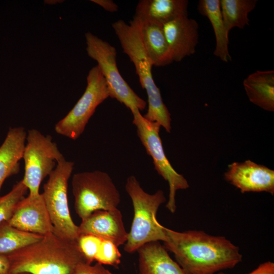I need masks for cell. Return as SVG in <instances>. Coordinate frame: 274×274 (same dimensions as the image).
<instances>
[{
	"label": "cell",
	"instance_id": "obj_6",
	"mask_svg": "<svg viewBox=\"0 0 274 274\" xmlns=\"http://www.w3.org/2000/svg\"><path fill=\"white\" fill-rule=\"evenodd\" d=\"M74 165L73 162L64 157L59 160L41 193L55 232L70 240H76L79 235V227L71 217L67 197L68 181Z\"/></svg>",
	"mask_w": 274,
	"mask_h": 274
},
{
	"label": "cell",
	"instance_id": "obj_4",
	"mask_svg": "<svg viewBox=\"0 0 274 274\" xmlns=\"http://www.w3.org/2000/svg\"><path fill=\"white\" fill-rule=\"evenodd\" d=\"M133 208L134 215L124 250L133 253L149 242L166 240L165 227L156 219L159 208L166 199L159 190L154 194L145 192L134 176L129 177L125 186Z\"/></svg>",
	"mask_w": 274,
	"mask_h": 274
},
{
	"label": "cell",
	"instance_id": "obj_31",
	"mask_svg": "<svg viewBox=\"0 0 274 274\" xmlns=\"http://www.w3.org/2000/svg\"><path fill=\"white\" fill-rule=\"evenodd\" d=\"M21 274H28V273H21Z\"/></svg>",
	"mask_w": 274,
	"mask_h": 274
},
{
	"label": "cell",
	"instance_id": "obj_13",
	"mask_svg": "<svg viewBox=\"0 0 274 274\" xmlns=\"http://www.w3.org/2000/svg\"><path fill=\"white\" fill-rule=\"evenodd\" d=\"M198 27L197 21L188 16L162 25L173 62L180 61L195 52L198 43Z\"/></svg>",
	"mask_w": 274,
	"mask_h": 274
},
{
	"label": "cell",
	"instance_id": "obj_10",
	"mask_svg": "<svg viewBox=\"0 0 274 274\" xmlns=\"http://www.w3.org/2000/svg\"><path fill=\"white\" fill-rule=\"evenodd\" d=\"M110 91L97 65L91 68L87 77L86 89L77 102L54 129L59 134L75 140L84 132L96 108L108 97Z\"/></svg>",
	"mask_w": 274,
	"mask_h": 274
},
{
	"label": "cell",
	"instance_id": "obj_25",
	"mask_svg": "<svg viewBox=\"0 0 274 274\" xmlns=\"http://www.w3.org/2000/svg\"><path fill=\"white\" fill-rule=\"evenodd\" d=\"M102 238L88 234H80L76 239L77 245L87 263L95 260Z\"/></svg>",
	"mask_w": 274,
	"mask_h": 274
},
{
	"label": "cell",
	"instance_id": "obj_3",
	"mask_svg": "<svg viewBox=\"0 0 274 274\" xmlns=\"http://www.w3.org/2000/svg\"><path fill=\"white\" fill-rule=\"evenodd\" d=\"M123 52L133 62L142 88L147 94L148 108L143 116L147 120L156 122L170 132L171 117L164 104L160 91L152 74L153 65L143 46L138 22L133 19L128 24L119 20L112 24Z\"/></svg>",
	"mask_w": 274,
	"mask_h": 274
},
{
	"label": "cell",
	"instance_id": "obj_30",
	"mask_svg": "<svg viewBox=\"0 0 274 274\" xmlns=\"http://www.w3.org/2000/svg\"><path fill=\"white\" fill-rule=\"evenodd\" d=\"M218 274H225V273L223 272H220Z\"/></svg>",
	"mask_w": 274,
	"mask_h": 274
},
{
	"label": "cell",
	"instance_id": "obj_11",
	"mask_svg": "<svg viewBox=\"0 0 274 274\" xmlns=\"http://www.w3.org/2000/svg\"><path fill=\"white\" fill-rule=\"evenodd\" d=\"M224 177L242 193L266 192L274 194V170L250 160L229 164Z\"/></svg>",
	"mask_w": 274,
	"mask_h": 274
},
{
	"label": "cell",
	"instance_id": "obj_22",
	"mask_svg": "<svg viewBox=\"0 0 274 274\" xmlns=\"http://www.w3.org/2000/svg\"><path fill=\"white\" fill-rule=\"evenodd\" d=\"M43 235L17 229L8 222L0 224V254L6 255L40 240Z\"/></svg>",
	"mask_w": 274,
	"mask_h": 274
},
{
	"label": "cell",
	"instance_id": "obj_18",
	"mask_svg": "<svg viewBox=\"0 0 274 274\" xmlns=\"http://www.w3.org/2000/svg\"><path fill=\"white\" fill-rule=\"evenodd\" d=\"M142 43L153 66H163L173 61L162 25L138 20Z\"/></svg>",
	"mask_w": 274,
	"mask_h": 274
},
{
	"label": "cell",
	"instance_id": "obj_19",
	"mask_svg": "<svg viewBox=\"0 0 274 274\" xmlns=\"http://www.w3.org/2000/svg\"><path fill=\"white\" fill-rule=\"evenodd\" d=\"M249 100L260 108L274 111V71H257L243 81Z\"/></svg>",
	"mask_w": 274,
	"mask_h": 274
},
{
	"label": "cell",
	"instance_id": "obj_7",
	"mask_svg": "<svg viewBox=\"0 0 274 274\" xmlns=\"http://www.w3.org/2000/svg\"><path fill=\"white\" fill-rule=\"evenodd\" d=\"M85 37L87 54L97 62L108 85L110 97L124 104L131 113L144 110L146 101L135 93L119 73L115 48L91 32L86 33Z\"/></svg>",
	"mask_w": 274,
	"mask_h": 274
},
{
	"label": "cell",
	"instance_id": "obj_28",
	"mask_svg": "<svg viewBox=\"0 0 274 274\" xmlns=\"http://www.w3.org/2000/svg\"><path fill=\"white\" fill-rule=\"evenodd\" d=\"M91 2L98 5L105 10L110 12H115L118 10V6L111 0H92Z\"/></svg>",
	"mask_w": 274,
	"mask_h": 274
},
{
	"label": "cell",
	"instance_id": "obj_17",
	"mask_svg": "<svg viewBox=\"0 0 274 274\" xmlns=\"http://www.w3.org/2000/svg\"><path fill=\"white\" fill-rule=\"evenodd\" d=\"M27 132L22 127L10 128L0 146V191L9 177L18 173L23 158Z\"/></svg>",
	"mask_w": 274,
	"mask_h": 274
},
{
	"label": "cell",
	"instance_id": "obj_23",
	"mask_svg": "<svg viewBox=\"0 0 274 274\" xmlns=\"http://www.w3.org/2000/svg\"><path fill=\"white\" fill-rule=\"evenodd\" d=\"M27 190L21 180L13 186L9 192L0 196V224L10 220L17 204L24 197Z\"/></svg>",
	"mask_w": 274,
	"mask_h": 274
},
{
	"label": "cell",
	"instance_id": "obj_21",
	"mask_svg": "<svg viewBox=\"0 0 274 274\" xmlns=\"http://www.w3.org/2000/svg\"><path fill=\"white\" fill-rule=\"evenodd\" d=\"M257 0H220L221 12L227 31L234 27L244 28L249 24V14Z\"/></svg>",
	"mask_w": 274,
	"mask_h": 274
},
{
	"label": "cell",
	"instance_id": "obj_27",
	"mask_svg": "<svg viewBox=\"0 0 274 274\" xmlns=\"http://www.w3.org/2000/svg\"><path fill=\"white\" fill-rule=\"evenodd\" d=\"M247 274H274V263L270 261L262 263Z\"/></svg>",
	"mask_w": 274,
	"mask_h": 274
},
{
	"label": "cell",
	"instance_id": "obj_15",
	"mask_svg": "<svg viewBox=\"0 0 274 274\" xmlns=\"http://www.w3.org/2000/svg\"><path fill=\"white\" fill-rule=\"evenodd\" d=\"M137 252L138 274H186L159 241L145 244Z\"/></svg>",
	"mask_w": 274,
	"mask_h": 274
},
{
	"label": "cell",
	"instance_id": "obj_1",
	"mask_svg": "<svg viewBox=\"0 0 274 274\" xmlns=\"http://www.w3.org/2000/svg\"><path fill=\"white\" fill-rule=\"evenodd\" d=\"M164 248L186 274H214L242 262L238 247L223 236L201 230L179 232L165 227Z\"/></svg>",
	"mask_w": 274,
	"mask_h": 274
},
{
	"label": "cell",
	"instance_id": "obj_24",
	"mask_svg": "<svg viewBox=\"0 0 274 274\" xmlns=\"http://www.w3.org/2000/svg\"><path fill=\"white\" fill-rule=\"evenodd\" d=\"M121 257L118 247L112 242L102 239L95 260L117 268L121 263Z\"/></svg>",
	"mask_w": 274,
	"mask_h": 274
},
{
	"label": "cell",
	"instance_id": "obj_16",
	"mask_svg": "<svg viewBox=\"0 0 274 274\" xmlns=\"http://www.w3.org/2000/svg\"><path fill=\"white\" fill-rule=\"evenodd\" d=\"M187 0H141L136 7L134 18L163 25L188 16Z\"/></svg>",
	"mask_w": 274,
	"mask_h": 274
},
{
	"label": "cell",
	"instance_id": "obj_12",
	"mask_svg": "<svg viewBox=\"0 0 274 274\" xmlns=\"http://www.w3.org/2000/svg\"><path fill=\"white\" fill-rule=\"evenodd\" d=\"M7 222L17 229L30 233L44 235L55 232L41 194L28 195L22 198Z\"/></svg>",
	"mask_w": 274,
	"mask_h": 274
},
{
	"label": "cell",
	"instance_id": "obj_9",
	"mask_svg": "<svg viewBox=\"0 0 274 274\" xmlns=\"http://www.w3.org/2000/svg\"><path fill=\"white\" fill-rule=\"evenodd\" d=\"M132 123L136 127L137 134L147 153L151 156L154 167L169 185L168 199L166 208L172 213L176 210V194L178 190L186 189L189 185L185 177L178 173L167 158L159 135L160 126L146 119L136 110L132 113Z\"/></svg>",
	"mask_w": 274,
	"mask_h": 274
},
{
	"label": "cell",
	"instance_id": "obj_5",
	"mask_svg": "<svg viewBox=\"0 0 274 274\" xmlns=\"http://www.w3.org/2000/svg\"><path fill=\"white\" fill-rule=\"evenodd\" d=\"M72 186L75 212L82 220L97 210L117 209L120 202L119 192L106 172L76 173L73 176Z\"/></svg>",
	"mask_w": 274,
	"mask_h": 274
},
{
	"label": "cell",
	"instance_id": "obj_14",
	"mask_svg": "<svg viewBox=\"0 0 274 274\" xmlns=\"http://www.w3.org/2000/svg\"><path fill=\"white\" fill-rule=\"evenodd\" d=\"M79 235L88 234L112 242L118 247L127 241L128 232L125 228L122 215L118 209L97 210L82 220Z\"/></svg>",
	"mask_w": 274,
	"mask_h": 274
},
{
	"label": "cell",
	"instance_id": "obj_29",
	"mask_svg": "<svg viewBox=\"0 0 274 274\" xmlns=\"http://www.w3.org/2000/svg\"><path fill=\"white\" fill-rule=\"evenodd\" d=\"M0 274H11L10 263L7 255L0 254Z\"/></svg>",
	"mask_w": 274,
	"mask_h": 274
},
{
	"label": "cell",
	"instance_id": "obj_26",
	"mask_svg": "<svg viewBox=\"0 0 274 274\" xmlns=\"http://www.w3.org/2000/svg\"><path fill=\"white\" fill-rule=\"evenodd\" d=\"M72 274H113L104 265L97 262L94 265L83 262L79 264Z\"/></svg>",
	"mask_w": 274,
	"mask_h": 274
},
{
	"label": "cell",
	"instance_id": "obj_2",
	"mask_svg": "<svg viewBox=\"0 0 274 274\" xmlns=\"http://www.w3.org/2000/svg\"><path fill=\"white\" fill-rule=\"evenodd\" d=\"M6 255L11 274H72L79 264L87 263L76 240L55 232Z\"/></svg>",
	"mask_w": 274,
	"mask_h": 274
},
{
	"label": "cell",
	"instance_id": "obj_8",
	"mask_svg": "<svg viewBox=\"0 0 274 274\" xmlns=\"http://www.w3.org/2000/svg\"><path fill=\"white\" fill-rule=\"evenodd\" d=\"M23 159L24 175L22 180L29 191V195L40 193L41 182L56 167L64 157L51 136L44 135L36 129L29 130L26 135Z\"/></svg>",
	"mask_w": 274,
	"mask_h": 274
},
{
	"label": "cell",
	"instance_id": "obj_20",
	"mask_svg": "<svg viewBox=\"0 0 274 274\" xmlns=\"http://www.w3.org/2000/svg\"><path fill=\"white\" fill-rule=\"evenodd\" d=\"M197 9L201 15L209 19L212 25L216 39L214 55L222 61L228 62L231 60L228 50L229 33L223 20L220 0H200Z\"/></svg>",
	"mask_w": 274,
	"mask_h": 274
}]
</instances>
